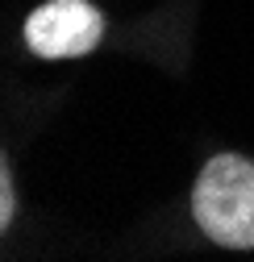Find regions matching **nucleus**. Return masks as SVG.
<instances>
[{
    "mask_svg": "<svg viewBox=\"0 0 254 262\" xmlns=\"http://www.w3.org/2000/svg\"><path fill=\"white\" fill-rule=\"evenodd\" d=\"M196 225L229 250H254V162L238 154H217L192 191Z\"/></svg>",
    "mask_w": 254,
    "mask_h": 262,
    "instance_id": "obj_1",
    "label": "nucleus"
},
{
    "mask_svg": "<svg viewBox=\"0 0 254 262\" xmlns=\"http://www.w3.org/2000/svg\"><path fill=\"white\" fill-rule=\"evenodd\" d=\"M104 34V17L88 0H46L25 21V46L42 58H79Z\"/></svg>",
    "mask_w": 254,
    "mask_h": 262,
    "instance_id": "obj_2",
    "label": "nucleus"
}]
</instances>
